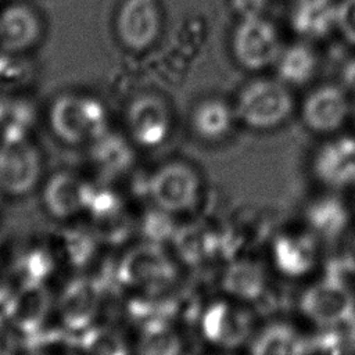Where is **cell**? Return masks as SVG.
Segmentation results:
<instances>
[{
	"instance_id": "obj_16",
	"label": "cell",
	"mask_w": 355,
	"mask_h": 355,
	"mask_svg": "<svg viewBox=\"0 0 355 355\" xmlns=\"http://www.w3.org/2000/svg\"><path fill=\"white\" fill-rule=\"evenodd\" d=\"M232 46L237 62L250 71L275 64L280 54L277 31L262 17L243 18L233 33Z\"/></svg>"
},
{
	"instance_id": "obj_24",
	"label": "cell",
	"mask_w": 355,
	"mask_h": 355,
	"mask_svg": "<svg viewBox=\"0 0 355 355\" xmlns=\"http://www.w3.org/2000/svg\"><path fill=\"white\" fill-rule=\"evenodd\" d=\"M186 341L173 320H159L137 327L133 355H184Z\"/></svg>"
},
{
	"instance_id": "obj_8",
	"label": "cell",
	"mask_w": 355,
	"mask_h": 355,
	"mask_svg": "<svg viewBox=\"0 0 355 355\" xmlns=\"http://www.w3.org/2000/svg\"><path fill=\"white\" fill-rule=\"evenodd\" d=\"M294 108L293 97L283 83L259 79L248 83L239 94L236 119L248 129L266 132L282 126Z\"/></svg>"
},
{
	"instance_id": "obj_40",
	"label": "cell",
	"mask_w": 355,
	"mask_h": 355,
	"mask_svg": "<svg viewBox=\"0 0 355 355\" xmlns=\"http://www.w3.org/2000/svg\"><path fill=\"white\" fill-rule=\"evenodd\" d=\"M3 116H4V108H3V105L0 104V122H1V119H3Z\"/></svg>"
},
{
	"instance_id": "obj_31",
	"label": "cell",
	"mask_w": 355,
	"mask_h": 355,
	"mask_svg": "<svg viewBox=\"0 0 355 355\" xmlns=\"http://www.w3.org/2000/svg\"><path fill=\"white\" fill-rule=\"evenodd\" d=\"M28 78V69L25 62L14 55L0 57V85L14 87L24 83Z\"/></svg>"
},
{
	"instance_id": "obj_22",
	"label": "cell",
	"mask_w": 355,
	"mask_h": 355,
	"mask_svg": "<svg viewBox=\"0 0 355 355\" xmlns=\"http://www.w3.org/2000/svg\"><path fill=\"white\" fill-rule=\"evenodd\" d=\"M40 36V21L26 4H11L0 12V47L6 53H21Z\"/></svg>"
},
{
	"instance_id": "obj_15",
	"label": "cell",
	"mask_w": 355,
	"mask_h": 355,
	"mask_svg": "<svg viewBox=\"0 0 355 355\" xmlns=\"http://www.w3.org/2000/svg\"><path fill=\"white\" fill-rule=\"evenodd\" d=\"M53 297L47 284H19L3 305V316L18 336L28 340L44 331Z\"/></svg>"
},
{
	"instance_id": "obj_32",
	"label": "cell",
	"mask_w": 355,
	"mask_h": 355,
	"mask_svg": "<svg viewBox=\"0 0 355 355\" xmlns=\"http://www.w3.org/2000/svg\"><path fill=\"white\" fill-rule=\"evenodd\" d=\"M337 28L355 44V0H343L337 4Z\"/></svg>"
},
{
	"instance_id": "obj_20",
	"label": "cell",
	"mask_w": 355,
	"mask_h": 355,
	"mask_svg": "<svg viewBox=\"0 0 355 355\" xmlns=\"http://www.w3.org/2000/svg\"><path fill=\"white\" fill-rule=\"evenodd\" d=\"M247 355H308V331L287 319L259 323L245 347Z\"/></svg>"
},
{
	"instance_id": "obj_35",
	"label": "cell",
	"mask_w": 355,
	"mask_h": 355,
	"mask_svg": "<svg viewBox=\"0 0 355 355\" xmlns=\"http://www.w3.org/2000/svg\"><path fill=\"white\" fill-rule=\"evenodd\" d=\"M12 290H14V287H11L7 269L0 262V308H3V305L6 304L8 297L11 295Z\"/></svg>"
},
{
	"instance_id": "obj_13",
	"label": "cell",
	"mask_w": 355,
	"mask_h": 355,
	"mask_svg": "<svg viewBox=\"0 0 355 355\" xmlns=\"http://www.w3.org/2000/svg\"><path fill=\"white\" fill-rule=\"evenodd\" d=\"M101 286L90 279L78 276L71 279L61 290L55 311L64 331L83 334L93 326L101 312Z\"/></svg>"
},
{
	"instance_id": "obj_1",
	"label": "cell",
	"mask_w": 355,
	"mask_h": 355,
	"mask_svg": "<svg viewBox=\"0 0 355 355\" xmlns=\"http://www.w3.org/2000/svg\"><path fill=\"white\" fill-rule=\"evenodd\" d=\"M44 158L28 125L8 122L0 136V194L25 200L42 186Z\"/></svg>"
},
{
	"instance_id": "obj_2",
	"label": "cell",
	"mask_w": 355,
	"mask_h": 355,
	"mask_svg": "<svg viewBox=\"0 0 355 355\" xmlns=\"http://www.w3.org/2000/svg\"><path fill=\"white\" fill-rule=\"evenodd\" d=\"M182 265L166 245L139 241L119 258L115 279L130 294H172L180 279Z\"/></svg>"
},
{
	"instance_id": "obj_26",
	"label": "cell",
	"mask_w": 355,
	"mask_h": 355,
	"mask_svg": "<svg viewBox=\"0 0 355 355\" xmlns=\"http://www.w3.org/2000/svg\"><path fill=\"white\" fill-rule=\"evenodd\" d=\"M291 24L305 37H323L337 26V4L333 0H297Z\"/></svg>"
},
{
	"instance_id": "obj_19",
	"label": "cell",
	"mask_w": 355,
	"mask_h": 355,
	"mask_svg": "<svg viewBox=\"0 0 355 355\" xmlns=\"http://www.w3.org/2000/svg\"><path fill=\"white\" fill-rule=\"evenodd\" d=\"M161 28L158 0H125L116 17V32L121 42L130 50L150 47Z\"/></svg>"
},
{
	"instance_id": "obj_25",
	"label": "cell",
	"mask_w": 355,
	"mask_h": 355,
	"mask_svg": "<svg viewBox=\"0 0 355 355\" xmlns=\"http://www.w3.org/2000/svg\"><path fill=\"white\" fill-rule=\"evenodd\" d=\"M236 119L234 110L226 103L211 98L200 103L191 114V130L204 143L225 140L233 129Z\"/></svg>"
},
{
	"instance_id": "obj_27",
	"label": "cell",
	"mask_w": 355,
	"mask_h": 355,
	"mask_svg": "<svg viewBox=\"0 0 355 355\" xmlns=\"http://www.w3.org/2000/svg\"><path fill=\"white\" fill-rule=\"evenodd\" d=\"M57 263L50 245H32L15 257L14 275L19 284H46Z\"/></svg>"
},
{
	"instance_id": "obj_12",
	"label": "cell",
	"mask_w": 355,
	"mask_h": 355,
	"mask_svg": "<svg viewBox=\"0 0 355 355\" xmlns=\"http://www.w3.org/2000/svg\"><path fill=\"white\" fill-rule=\"evenodd\" d=\"M94 187L72 169L51 172L40 186V200L46 215L57 222H71L86 214Z\"/></svg>"
},
{
	"instance_id": "obj_9",
	"label": "cell",
	"mask_w": 355,
	"mask_h": 355,
	"mask_svg": "<svg viewBox=\"0 0 355 355\" xmlns=\"http://www.w3.org/2000/svg\"><path fill=\"white\" fill-rule=\"evenodd\" d=\"M308 173L319 190L349 196L355 191V136L333 135L309 157Z\"/></svg>"
},
{
	"instance_id": "obj_42",
	"label": "cell",
	"mask_w": 355,
	"mask_h": 355,
	"mask_svg": "<svg viewBox=\"0 0 355 355\" xmlns=\"http://www.w3.org/2000/svg\"><path fill=\"white\" fill-rule=\"evenodd\" d=\"M354 114H355V110H354Z\"/></svg>"
},
{
	"instance_id": "obj_36",
	"label": "cell",
	"mask_w": 355,
	"mask_h": 355,
	"mask_svg": "<svg viewBox=\"0 0 355 355\" xmlns=\"http://www.w3.org/2000/svg\"><path fill=\"white\" fill-rule=\"evenodd\" d=\"M343 80L348 89L355 92V60L347 62V65L344 67Z\"/></svg>"
},
{
	"instance_id": "obj_33",
	"label": "cell",
	"mask_w": 355,
	"mask_h": 355,
	"mask_svg": "<svg viewBox=\"0 0 355 355\" xmlns=\"http://www.w3.org/2000/svg\"><path fill=\"white\" fill-rule=\"evenodd\" d=\"M18 334L0 315V355H15L18 348Z\"/></svg>"
},
{
	"instance_id": "obj_34",
	"label": "cell",
	"mask_w": 355,
	"mask_h": 355,
	"mask_svg": "<svg viewBox=\"0 0 355 355\" xmlns=\"http://www.w3.org/2000/svg\"><path fill=\"white\" fill-rule=\"evenodd\" d=\"M265 6L266 0H232V7L234 12L240 15L241 19L261 17Z\"/></svg>"
},
{
	"instance_id": "obj_4",
	"label": "cell",
	"mask_w": 355,
	"mask_h": 355,
	"mask_svg": "<svg viewBox=\"0 0 355 355\" xmlns=\"http://www.w3.org/2000/svg\"><path fill=\"white\" fill-rule=\"evenodd\" d=\"M194 323L201 341L215 352L236 354L245 349L259 320L252 308L220 294L202 304Z\"/></svg>"
},
{
	"instance_id": "obj_21",
	"label": "cell",
	"mask_w": 355,
	"mask_h": 355,
	"mask_svg": "<svg viewBox=\"0 0 355 355\" xmlns=\"http://www.w3.org/2000/svg\"><path fill=\"white\" fill-rule=\"evenodd\" d=\"M90 166L101 178L125 176L135 166L136 147L130 140L111 130L87 147Z\"/></svg>"
},
{
	"instance_id": "obj_5",
	"label": "cell",
	"mask_w": 355,
	"mask_h": 355,
	"mask_svg": "<svg viewBox=\"0 0 355 355\" xmlns=\"http://www.w3.org/2000/svg\"><path fill=\"white\" fill-rule=\"evenodd\" d=\"M323 244L302 225L275 232L268 243V266L276 277L308 282L320 272Z\"/></svg>"
},
{
	"instance_id": "obj_23",
	"label": "cell",
	"mask_w": 355,
	"mask_h": 355,
	"mask_svg": "<svg viewBox=\"0 0 355 355\" xmlns=\"http://www.w3.org/2000/svg\"><path fill=\"white\" fill-rule=\"evenodd\" d=\"M100 244L92 227L65 226L54 234L50 248L58 262L79 270L92 263Z\"/></svg>"
},
{
	"instance_id": "obj_39",
	"label": "cell",
	"mask_w": 355,
	"mask_h": 355,
	"mask_svg": "<svg viewBox=\"0 0 355 355\" xmlns=\"http://www.w3.org/2000/svg\"><path fill=\"white\" fill-rule=\"evenodd\" d=\"M347 197H348V200H349V202H351V207H352V211H354V215H355V191L351 193V194L347 196Z\"/></svg>"
},
{
	"instance_id": "obj_7",
	"label": "cell",
	"mask_w": 355,
	"mask_h": 355,
	"mask_svg": "<svg viewBox=\"0 0 355 355\" xmlns=\"http://www.w3.org/2000/svg\"><path fill=\"white\" fill-rule=\"evenodd\" d=\"M297 311L311 329L343 326L355 316V293L341 282L319 275L304 286Z\"/></svg>"
},
{
	"instance_id": "obj_17",
	"label": "cell",
	"mask_w": 355,
	"mask_h": 355,
	"mask_svg": "<svg viewBox=\"0 0 355 355\" xmlns=\"http://www.w3.org/2000/svg\"><path fill=\"white\" fill-rule=\"evenodd\" d=\"M86 215L101 244H121L129 239L137 226L130 218L122 197L110 187H94Z\"/></svg>"
},
{
	"instance_id": "obj_6",
	"label": "cell",
	"mask_w": 355,
	"mask_h": 355,
	"mask_svg": "<svg viewBox=\"0 0 355 355\" xmlns=\"http://www.w3.org/2000/svg\"><path fill=\"white\" fill-rule=\"evenodd\" d=\"M49 125L55 139L68 147H89L110 132L104 105L89 96L65 94L50 107Z\"/></svg>"
},
{
	"instance_id": "obj_18",
	"label": "cell",
	"mask_w": 355,
	"mask_h": 355,
	"mask_svg": "<svg viewBox=\"0 0 355 355\" xmlns=\"http://www.w3.org/2000/svg\"><path fill=\"white\" fill-rule=\"evenodd\" d=\"M351 107L343 89L331 85L312 90L304 100L301 118L308 130L316 135L333 136L348 121Z\"/></svg>"
},
{
	"instance_id": "obj_10",
	"label": "cell",
	"mask_w": 355,
	"mask_h": 355,
	"mask_svg": "<svg viewBox=\"0 0 355 355\" xmlns=\"http://www.w3.org/2000/svg\"><path fill=\"white\" fill-rule=\"evenodd\" d=\"M273 276L268 263L239 254L222 265L220 294L252 308L258 313V309L273 297Z\"/></svg>"
},
{
	"instance_id": "obj_41",
	"label": "cell",
	"mask_w": 355,
	"mask_h": 355,
	"mask_svg": "<svg viewBox=\"0 0 355 355\" xmlns=\"http://www.w3.org/2000/svg\"><path fill=\"white\" fill-rule=\"evenodd\" d=\"M215 355H234V354H226V352H215Z\"/></svg>"
},
{
	"instance_id": "obj_38",
	"label": "cell",
	"mask_w": 355,
	"mask_h": 355,
	"mask_svg": "<svg viewBox=\"0 0 355 355\" xmlns=\"http://www.w3.org/2000/svg\"><path fill=\"white\" fill-rule=\"evenodd\" d=\"M351 254H352V257L355 258V226L352 227V230H351V233H349V236H348V248H347Z\"/></svg>"
},
{
	"instance_id": "obj_37",
	"label": "cell",
	"mask_w": 355,
	"mask_h": 355,
	"mask_svg": "<svg viewBox=\"0 0 355 355\" xmlns=\"http://www.w3.org/2000/svg\"><path fill=\"white\" fill-rule=\"evenodd\" d=\"M348 329V337H349V345H351V354L355 355V316L347 323Z\"/></svg>"
},
{
	"instance_id": "obj_28",
	"label": "cell",
	"mask_w": 355,
	"mask_h": 355,
	"mask_svg": "<svg viewBox=\"0 0 355 355\" xmlns=\"http://www.w3.org/2000/svg\"><path fill=\"white\" fill-rule=\"evenodd\" d=\"M275 64L279 78L290 85L306 83L316 68L315 54L305 44H294L280 51Z\"/></svg>"
},
{
	"instance_id": "obj_3",
	"label": "cell",
	"mask_w": 355,
	"mask_h": 355,
	"mask_svg": "<svg viewBox=\"0 0 355 355\" xmlns=\"http://www.w3.org/2000/svg\"><path fill=\"white\" fill-rule=\"evenodd\" d=\"M201 171L187 159L172 158L146 175V200L173 216H191L204 201Z\"/></svg>"
},
{
	"instance_id": "obj_11",
	"label": "cell",
	"mask_w": 355,
	"mask_h": 355,
	"mask_svg": "<svg viewBox=\"0 0 355 355\" xmlns=\"http://www.w3.org/2000/svg\"><path fill=\"white\" fill-rule=\"evenodd\" d=\"M301 225L324 245L348 237L355 215L347 196L318 189L302 205Z\"/></svg>"
},
{
	"instance_id": "obj_29",
	"label": "cell",
	"mask_w": 355,
	"mask_h": 355,
	"mask_svg": "<svg viewBox=\"0 0 355 355\" xmlns=\"http://www.w3.org/2000/svg\"><path fill=\"white\" fill-rule=\"evenodd\" d=\"M85 355H133L123 336L108 326H93L80 334Z\"/></svg>"
},
{
	"instance_id": "obj_30",
	"label": "cell",
	"mask_w": 355,
	"mask_h": 355,
	"mask_svg": "<svg viewBox=\"0 0 355 355\" xmlns=\"http://www.w3.org/2000/svg\"><path fill=\"white\" fill-rule=\"evenodd\" d=\"M176 219V216L150 205L140 220H137V227L144 241L166 245L171 244L180 223Z\"/></svg>"
},
{
	"instance_id": "obj_14",
	"label": "cell",
	"mask_w": 355,
	"mask_h": 355,
	"mask_svg": "<svg viewBox=\"0 0 355 355\" xmlns=\"http://www.w3.org/2000/svg\"><path fill=\"white\" fill-rule=\"evenodd\" d=\"M126 130L128 139L139 150L164 146L172 132V116L165 101L154 94L136 97L126 110Z\"/></svg>"
}]
</instances>
